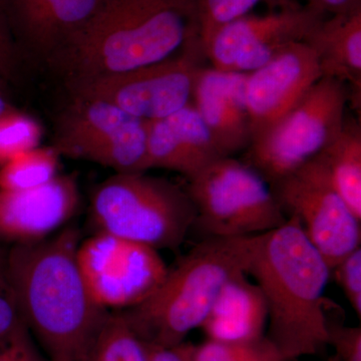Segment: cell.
<instances>
[{
	"label": "cell",
	"mask_w": 361,
	"mask_h": 361,
	"mask_svg": "<svg viewBox=\"0 0 361 361\" xmlns=\"http://www.w3.org/2000/svg\"><path fill=\"white\" fill-rule=\"evenodd\" d=\"M80 241L78 228L70 226L4 253L23 322L49 361H80L109 312L85 285L78 261Z\"/></svg>",
	"instance_id": "cell-1"
},
{
	"label": "cell",
	"mask_w": 361,
	"mask_h": 361,
	"mask_svg": "<svg viewBox=\"0 0 361 361\" xmlns=\"http://www.w3.org/2000/svg\"><path fill=\"white\" fill-rule=\"evenodd\" d=\"M198 39L195 0H106L45 65L68 85L158 63Z\"/></svg>",
	"instance_id": "cell-2"
},
{
	"label": "cell",
	"mask_w": 361,
	"mask_h": 361,
	"mask_svg": "<svg viewBox=\"0 0 361 361\" xmlns=\"http://www.w3.org/2000/svg\"><path fill=\"white\" fill-rule=\"evenodd\" d=\"M330 273L295 217L258 235L247 274L267 304L266 336L290 361L329 345L323 293Z\"/></svg>",
	"instance_id": "cell-3"
},
{
	"label": "cell",
	"mask_w": 361,
	"mask_h": 361,
	"mask_svg": "<svg viewBox=\"0 0 361 361\" xmlns=\"http://www.w3.org/2000/svg\"><path fill=\"white\" fill-rule=\"evenodd\" d=\"M258 235L204 238L183 256L155 291L134 307L122 311L142 341L170 348L200 329L223 286L248 272Z\"/></svg>",
	"instance_id": "cell-4"
},
{
	"label": "cell",
	"mask_w": 361,
	"mask_h": 361,
	"mask_svg": "<svg viewBox=\"0 0 361 361\" xmlns=\"http://www.w3.org/2000/svg\"><path fill=\"white\" fill-rule=\"evenodd\" d=\"M90 217L106 233L160 251L182 245L196 219L186 189L146 173H116L92 193Z\"/></svg>",
	"instance_id": "cell-5"
},
{
	"label": "cell",
	"mask_w": 361,
	"mask_h": 361,
	"mask_svg": "<svg viewBox=\"0 0 361 361\" xmlns=\"http://www.w3.org/2000/svg\"><path fill=\"white\" fill-rule=\"evenodd\" d=\"M188 182L196 211L193 227L205 238L254 236L287 221L270 185L233 157L213 161Z\"/></svg>",
	"instance_id": "cell-6"
},
{
	"label": "cell",
	"mask_w": 361,
	"mask_h": 361,
	"mask_svg": "<svg viewBox=\"0 0 361 361\" xmlns=\"http://www.w3.org/2000/svg\"><path fill=\"white\" fill-rule=\"evenodd\" d=\"M346 85L322 78L295 108L244 152L243 161L271 186L314 159L338 135L346 116Z\"/></svg>",
	"instance_id": "cell-7"
},
{
	"label": "cell",
	"mask_w": 361,
	"mask_h": 361,
	"mask_svg": "<svg viewBox=\"0 0 361 361\" xmlns=\"http://www.w3.org/2000/svg\"><path fill=\"white\" fill-rule=\"evenodd\" d=\"M148 122L99 99L68 94L54 121L51 147L61 157L92 161L116 173H146Z\"/></svg>",
	"instance_id": "cell-8"
},
{
	"label": "cell",
	"mask_w": 361,
	"mask_h": 361,
	"mask_svg": "<svg viewBox=\"0 0 361 361\" xmlns=\"http://www.w3.org/2000/svg\"><path fill=\"white\" fill-rule=\"evenodd\" d=\"M207 61L200 39L169 58L135 70L66 85L68 94L99 99L153 122L193 102L195 84Z\"/></svg>",
	"instance_id": "cell-9"
},
{
	"label": "cell",
	"mask_w": 361,
	"mask_h": 361,
	"mask_svg": "<svg viewBox=\"0 0 361 361\" xmlns=\"http://www.w3.org/2000/svg\"><path fill=\"white\" fill-rule=\"evenodd\" d=\"M271 189L287 218L299 221L304 234L322 254L330 272L360 247L361 221L337 193L317 157Z\"/></svg>",
	"instance_id": "cell-10"
},
{
	"label": "cell",
	"mask_w": 361,
	"mask_h": 361,
	"mask_svg": "<svg viewBox=\"0 0 361 361\" xmlns=\"http://www.w3.org/2000/svg\"><path fill=\"white\" fill-rule=\"evenodd\" d=\"M78 261L90 295L106 311H125L142 302L168 272L156 249L106 233L82 240Z\"/></svg>",
	"instance_id": "cell-11"
},
{
	"label": "cell",
	"mask_w": 361,
	"mask_h": 361,
	"mask_svg": "<svg viewBox=\"0 0 361 361\" xmlns=\"http://www.w3.org/2000/svg\"><path fill=\"white\" fill-rule=\"evenodd\" d=\"M326 16L298 2H283L262 16L250 13L223 25L203 44L211 66L250 73L295 42H305Z\"/></svg>",
	"instance_id": "cell-12"
},
{
	"label": "cell",
	"mask_w": 361,
	"mask_h": 361,
	"mask_svg": "<svg viewBox=\"0 0 361 361\" xmlns=\"http://www.w3.org/2000/svg\"><path fill=\"white\" fill-rule=\"evenodd\" d=\"M322 78L317 56L304 42L291 44L269 63L247 73L245 99L252 142L290 113Z\"/></svg>",
	"instance_id": "cell-13"
},
{
	"label": "cell",
	"mask_w": 361,
	"mask_h": 361,
	"mask_svg": "<svg viewBox=\"0 0 361 361\" xmlns=\"http://www.w3.org/2000/svg\"><path fill=\"white\" fill-rule=\"evenodd\" d=\"M80 202L73 174H59L35 189L0 190V241L21 245L49 238L70 222Z\"/></svg>",
	"instance_id": "cell-14"
},
{
	"label": "cell",
	"mask_w": 361,
	"mask_h": 361,
	"mask_svg": "<svg viewBox=\"0 0 361 361\" xmlns=\"http://www.w3.org/2000/svg\"><path fill=\"white\" fill-rule=\"evenodd\" d=\"M247 73L205 66L195 84L193 103L223 158L245 152L252 142L247 110Z\"/></svg>",
	"instance_id": "cell-15"
},
{
	"label": "cell",
	"mask_w": 361,
	"mask_h": 361,
	"mask_svg": "<svg viewBox=\"0 0 361 361\" xmlns=\"http://www.w3.org/2000/svg\"><path fill=\"white\" fill-rule=\"evenodd\" d=\"M149 169H164L187 179L223 158L193 103L148 122Z\"/></svg>",
	"instance_id": "cell-16"
},
{
	"label": "cell",
	"mask_w": 361,
	"mask_h": 361,
	"mask_svg": "<svg viewBox=\"0 0 361 361\" xmlns=\"http://www.w3.org/2000/svg\"><path fill=\"white\" fill-rule=\"evenodd\" d=\"M304 42L315 52L322 78L345 85L348 103L360 114L361 9L326 16Z\"/></svg>",
	"instance_id": "cell-17"
},
{
	"label": "cell",
	"mask_w": 361,
	"mask_h": 361,
	"mask_svg": "<svg viewBox=\"0 0 361 361\" xmlns=\"http://www.w3.org/2000/svg\"><path fill=\"white\" fill-rule=\"evenodd\" d=\"M247 273L233 277L223 286L202 323L208 339L222 342H247L264 336L267 304Z\"/></svg>",
	"instance_id": "cell-18"
},
{
	"label": "cell",
	"mask_w": 361,
	"mask_h": 361,
	"mask_svg": "<svg viewBox=\"0 0 361 361\" xmlns=\"http://www.w3.org/2000/svg\"><path fill=\"white\" fill-rule=\"evenodd\" d=\"M106 0H59L18 39L23 54L47 63L90 23Z\"/></svg>",
	"instance_id": "cell-19"
},
{
	"label": "cell",
	"mask_w": 361,
	"mask_h": 361,
	"mask_svg": "<svg viewBox=\"0 0 361 361\" xmlns=\"http://www.w3.org/2000/svg\"><path fill=\"white\" fill-rule=\"evenodd\" d=\"M349 210L361 221V123L346 115L338 135L317 156Z\"/></svg>",
	"instance_id": "cell-20"
},
{
	"label": "cell",
	"mask_w": 361,
	"mask_h": 361,
	"mask_svg": "<svg viewBox=\"0 0 361 361\" xmlns=\"http://www.w3.org/2000/svg\"><path fill=\"white\" fill-rule=\"evenodd\" d=\"M80 361H149V346L122 311H109Z\"/></svg>",
	"instance_id": "cell-21"
},
{
	"label": "cell",
	"mask_w": 361,
	"mask_h": 361,
	"mask_svg": "<svg viewBox=\"0 0 361 361\" xmlns=\"http://www.w3.org/2000/svg\"><path fill=\"white\" fill-rule=\"evenodd\" d=\"M61 157L52 147H35L0 167V190L21 191L44 186L59 175Z\"/></svg>",
	"instance_id": "cell-22"
},
{
	"label": "cell",
	"mask_w": 361,
	"mask_h": 361,
	"mask_svg": "<svg viewBox=\"0 0 361 361\" xmlns=\"http://www.w3.org/2000/svg\"><path fill=\"white\" fill-rule=\"evenodd\" d=\"M193 361H290L264 336L247 342L207 339L195 345Z\"/></svg>",
	"instance_id": "cell-23"
},
{
	"label": "cell",
	"mask_w": 361,
	"mask_h": 361,
	"mask_svg": "<svg viewBox=\"0 0 361 361\" xmlns=\"http://www.w3.org/2000/svg\"><path fill=\"white\" fill-rule=\"evenodd\" d=\"M42 128L32 116L14 110L0 116V167L13 157L39 146Z\"/></svg>",
	"instance_id": "cell-24"
},
{
	"label": "cell",
	"mask_w": 361,
	"mask_h": 361,
	"mask_svg": "<svg viewBox=\"0 0 361 361\" xmlns=\"http://www.w3.org/2000/svg\"><path fill=\"white\" fill-rule=\"evenodd\" d=\"M261 0H195L202 47L216 30L250 13Z\"/></svg>",
	"instance_id": "cell-25"
},
{
	"label": "cell",
	"mask_w": 361,
	"mask_h": 361,
	"mask_svg": "<svg viewBox=\"0 0 361 361\" xmlns=\"http://www.w3.org/2000/svg\"><path fill=\"white\" fill-rule=\"evenodd\" d=\"M25 59L14 32L8 0H0V77L8 84H18Z\"/></svg>",
	"instance_id": "cell-26"
},
{
	"label": "cell",
	"mask_w": 361,
	"mask_h": 361,
	"mask_svg": "<svg viewBox=\"0 0 361 361\" xmlns=\"http://www.w3.org/2000/svg\"><path fill=\"white\" fill-rule=\"evenodd\" d=\"M0 361H49L25 322L0 338Z\"/></svg>",
	"instance_id": "cell-27"
},
{
	"label": "cell",
	"mask_w": 361,
	"mask_h": 361,
	"mask_svg": "<svg viewBox=\"0 0 361 361\" xmlns=\"http://www.w3.org/2000/svg\"><path fill=\"white\" fill-rule=\"evenodd\" d=\"M356 314L361 316V248L358 247L342 259L332 269Z\"/></svg>",
	"instance_id": "cell-28"
},
{
	"label": "cell",
	"mask_w": 361,
	"mask_h": 361,
	"mask_svg": "<svg viewBox=\"0 0 361 361\" xmlns=\"http://www.w3.org/2000/svg\"><path fill=\"white\" fill-rule=\"evenodd\" d=\"M329 345L334 353L329 361H361V329L327 322Z\"/></svg>",
	"instance_id": "cell-29"
},
{
	"label": "cell",
	"mask_w": 361,
	"mask_h": 361,
	"mask_svg": "<svg viewBox=\"0 0 361 361\" xmlns=\"http://www.w3.org/2000/svg\"><path fill=\"white\" fill-rule=\"evenodd\" d=\"M21 322L18 300L7 276L4 253L0 250V338Z\"/></svg>",
	"instance_id": "cell-30"
},
{
	"label": "cell",
	"mask_w": 361,
	"mask_h": 361,
	"mask_svg": "<svg viewBox=\"0 0 361 361\" xmlns=\"http://www.w3.org/2000/svg\"><path fill=\"white\" fill-rule=\"evenodd\" d=\"M59 0H8L16 39ZM20 44V42H18Z\"/></svg>",
	"instance_id": "cell-31"
},
{
	"label": "cell",
	"mask_w": 361,
	"mask_h": 361,
	"mask_svg": "<svg viewBox=\"0 0 361 361\" xmlns=\"http://www.w3.org/2000/svg\"><path fill=\"white\" fill-rule=\"evenodd\" d=\"M195 344L184 341L170 348L149 346V361H193Z\"/></svg>",
	"instance_id": "cell-32"
},
{
	"label": "cell",
	"mask_w": 361,
	"mask_h": 361,
	"mask_svg": "<svg viewBox=\"0 0 361 361\" xmlns=\"http://www.w3.org/2000/svg\"><path fill=\"white\" fill-rule=\"evenodd\" d=\"M14 106L11 104V102L7 99L6 92H0V116H4V114L14 110Z\"/></svg>",
	"instance_id": "cell-33"
},
{
	"label": "cell",
	"mask_w": 361,
	"mask_h": 361,
	"mask_svg": "<svg viewBox=\"0 0 361 361\" xmlns=\"http://www.w3.org/2000/svg\"><path fill=\"white\" fill-rule=\"evenodd\" d=\"M7 87H8V82H6L4 78L0 77V92H6V94Z\"/></svg>",
	"instance_id": "cell-34"
}]
</instances>
